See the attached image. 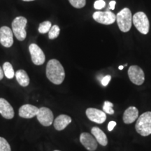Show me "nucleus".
<instances>
[{"mask_svg":"<svg viewBox=\"0 0 151 151\" xmlns=\"http://www.w3.org/2000/svg\"><path fill=\"white\" fill-rule=\"evenodd\" d=\"M46 76L53 84L60 85L65 78V71L58 60H49L46 65Z\"/></svg>","mask_w":151,"mask_h":151,"instance_id":"obj_1","label":"nucleus"},{"mask_svg":"<svg viewBox=\"0 0 151 151\" xmlns=\"http://www.w3.org/2000/svg\"><path fill=\"white\" fill-rule=\"evenodd\" d=\"M136 131L142 137L151 134V111L143 113L137 119L135 126Z\"/></svg>","mask_w":151,"mask_h":151,"instance_id":"obj_2","label":"nucleus"},{"mask_svg":"<svg viewBox=\"0 0 151 151\" xmlns=\"http://www.w3.org/2000/svg\"><path fill=\"white\" fill-rule=\"evenodd\" d=\"M116 21L119 29L122 32H127L131 29L132 24V15L129 9H122L116 15Z\"/></svg>","mask_w":151,"mask_h":151,"instance_id":"obj_3","label":"nucleus"},{"mask_svg":"<svg viewBox=\"0 0 151 151\" xmlns=\"http://www.w3.org/2000/svg\"><path fill=\"white\" fill-rule=\"evenodd\" d=\"M27 20L23 16L16 17L12 22V31L18 41H24L27 37L25 27Z\"/></svg>","mask_w":151,"mask_h":151,"instance_id":"obj_4","label":"nucleus"},{"mask_svg":"<svg viewBox=\"0 0 151 151\" xmlns=\"http://www.w3.org/2000/svg\"><path fill=\"white\" fill-rule=\"evenodd\" d=\"M132 22L139 32L143 35H147L150 29V22L148 17L142 11L136 13L132 16Z\"/></svg>","mask_w":151,"mask_h":151,"instance_id":"obj_5","label":"nucleus"},{"mask_svg":"<svg viewBox=\"0 0 151 151\" xmlns=\"http://www.w3.org/2000/svg\"><path fill=\"white\" fill-rule=\"evenodd\" d=\"M128 76L132 83L141 86L145 81V74L143 69L137 65H132L128 69Z\"/></svg>","mask_w":151,"mask_h":151,"instance_id":"obj_6","label":"nucleus"},{"mask_svg":"<svg viewBox=\"0 0 151 151\" xmlns=\"http://www.w3.org/2000/svg\"><path fill=\"white\" fill-rule=\"evenodd\" d=\"M92 18L98 23L103 24H111L116 21V16L110 11H96L92 15Z\"/></svg>","mask_w":151,"mask_h":151,"instance_id":"obj_7","label":"nucleus"},{"mask_svg":"<svg viewBox=\"0 0 151 151\" xmlns=\"http://www.w3.org/2000/svg\"><path fill=\"white\" fill-rule=\"evenodd\" d=\"M37 118L39 122L44 127H49L53 123V113L50 109L47 107H41L39 109Z\"/></svg>","mask_w":151,"mask_h":151,"instance_id":"obj_8","label":"nucleus"},{"mask_svg":"<svg viewBox=\"0 0 151 151\" xmlns=\"http://www.w3.org/2000/svg\"><path fill=\"white\" fill-rule=\"evenodd\" d=\"M32 61L35 65H42L46 60L44 52L41 48L35 43H32L29 46Z\"/></svg>","mask_w":151,"mask_h":151,"instance_id":"obj_9","label":"nucleus"},{"mask_svg":"<svg viewBox=\"0 0 151 151\" xmlns=\"http://www.w3.org/2000/svg\"><path fill=\"white\" fill-rule=\"evenodd\" d=\"M0 43L6 48H10L14 44V33L10 27L3 26L0 28Z\"/></svg>","mask_w":151,"mask_h":151,"instance_id":"obj_10","label":"nucleus"},{"mask_svg":"<svg viewBox=\"0 0 151 151\" xmlns=\"http://www.w3.org/2000/svg\"><path fill=\"white\" fill-rule=\"evenodd\" d=\"M88 118L97 124H102L106 120V115L104 111L95 108H88L86 111Z\"/></svg>","mask_w":151,"mask_h":151,"instance_id":"obj_11","label":"nucleus"},{"mask_svg":"<svg viewBox=\"0 0 151 151\" xmlns=\"http://www.w3.org/2000/svg\"><path fill=\"white\" fill-rule=\"evenodd\" d=\"M81 144L89 151H94L97 148L98 143L92 134L83 132L80 136Z\"/></svg>","mask_w":151,"mask_h":151,"instance_id":"obj_12","label":"nucleus"},{"mask_svg":"<svg viewBox=\"0 0 151 151\" xmlns=\"http://www.w3.org/2000/svg\"><path fill=\"white\" fill-rule=\"evenodd\" d=\"M38 112H39V109L35 106L24 104L19 109L18 114L21 118L30 119L37 116Z\"/></svg>","mask_w":151,"mask_h":151,"instance_id":"obj_13","label":"nucleus"},{"mask_svg":"<svg viewBox=\"0 0 151 151\" xmlns=\"http://www.w3.org/2000/svg\"><path fill=\"white\" fill-rule=\"evenodd\" d=\"M0 114L6 119H12L14 117L15 113L14 108L8 101L4 98H0Z\"/></svg>","mask_w":151,"mask_h":151,"instance_id":"obj_14","label":"nucleus"},{"mask_svg":"<svg viewBox=\"0 0 151 151\" xmlns=\"http://www.w3.org/2000/svg\"><path fill=\"white\" fill-rule=\"evenodd\" d=\"M71 121L72 120L70 116L65 114L60 115L59 116L57 117L53 122L55 129L58 131H62V130L65 129L71 123Z\"/></svg>","mask_w":151,"mask_h":151,"instance_id":"obj_15","label":"nucleus"},{"mask_svg":"<svg viewBox=\"0 0 151 151\" xmlns=\"http://www.w3.org/2000/svg\"><path fill=\"white\" fill-rule=\"evenodd\" d=\"M139 118V110L135 106H129L124 111L122 120L125 124H132Z\"/></svg>","mask_w":151,"mask_h":151,"instance_id":"obj_16","label":"nucleus"},{"mask_svg":"<svg viewBox=\"0 0 151 151\" xmlns=\"http://www.w3.org/2000/svg\"><path fill=\"white\" fill-rule=\"evenodd\" d=\"M91 133L94 136V137L95 138L97 143H99L100 145L103 146H106L108 144V139H107L106 135L99 127H92V129H91Z\"/></svg>","mask_w":151,"mask_h":151,"instance_id":"obj_17","label":"nucleus"},{"mask_svg":"<svg viewBox=\"0 0 151 151\" xmlns=\"http://www.w3.org/2000/svg\"><path fill=\"white\" fill-rule=\"evenodd\" d=\"M16 80L20 86L22 87H27L29 84V78L27 72L23 69H19L15 73Z\"/></svg>","mask_w":151,"mask_h":151,"instance_id":"obj_18","label":"nucleus"},{"mask_svg":"<svg viewBox=\"0 0 151 151\" xmlns=\"http://www.w3.org/2000/svg\"><path fill=\"white\" fill-rule=\"evenodd\" d=\"M4 73L7 78L12 79L15 76V71L13 66L10 62H6L4 63L2 67Z\"/></svg>","mask_w":151,"mask_h":151,"instance_id":"obj_19","label":"nucleus"},{"mask_svg":"<svg viewBox=\"0 0 151 151\" xmlns=\"http://www.w3.org/2000/svg\"><path fill=\"white\" fill-rule=\"evenodd\" d=\"M52 27L51 22L50 21H44L39 24V32L41 34L48 33Z\"/></svg>","mask_w":151,"mask_h":151,"instance_id":"obj_20","label":"nucleus"},{"mask_svg":"<svg viewBox=\"0 0 151 151\" xmlns=\"http://www.w3.org/2000/svg\"><path fill=\"white\" fill-rule=\"evenodd\" d=\"M60 29L58 25H53L48 32V37L50 39H55L60 35Z\"/></svg>","mask_w":151,"mask_h":151,"instance_id":"obj_21","label":"nucleus"},{"mask_svg":"<svg viewBox=\"0 0 151 151\" xmlns=\"http://www.w3.org/2000/svg\"><path fill=\"white\" fill-rule=\"evenodd\" d=\"M113 103H111L109 101H105L103 106L104 112L109 115H113L114 114V111H113Z\"/></svg>","mask_w":151,"mask_h":151,"instance_id":"obj_22","label":"nucleus"},{"mask_svg":"<svg viewBox=\"0 0 151 151\" xmlns=\"http://www.w3.org/2000/svg\"><path fill=\"white\" fill-rule=\"evenodd\" d=\"M69 3L76 9H81L86 4V0H69Z\"/></svg>","mask_w":151,"mask_h":151,"instance_id":"obj_23","label":"nucleus"},{"mask_svg":"<svg viewBox=\"0 0 151 151\" xmlns=\"http://www.w3.org/2000/svg\"><path fill=\"white\" fill-rule=\"evenodd\" d=\"M0 151H11L8 141L3 137H0Z\"/></svg>","mask_w":151,"mask_h":151,"instance_id":"obj_24","label":"nucleus"},{"mask_svg":"<svg viewBox=\"0 0 151 151\" xmlns=\"http://www.w3.org/2000/svg\"><path fill=\"white\" fill-rule=\"evenodd\" d=\"M106 6V2L104 0H97L94 4V9L97 10H101L103 8H104Z\"/></svg>","mask_w":151,"mask_h":151,"instance_id":"obj_25","label":"nucleus"},{"mask_svg":"<svg viewBox=\"0 0 151 151\" xmlns=\"http://www.w3.org/2000/svg\"><path fill=\"white\" fill-rule=\"evenodd\" d=\"M111 79V76L110 75H107L106 76L104 77V78L101 79V84H102L103 86H107L108 84L109 83Z\"/></svg>","mask_w":151,"mask_h":151,"instance_id":"obj_26","label":"nucleus"},{"mask_svg":"<svg viewBox=\"0 0 151 151\" xmlns=\"http://www.w3.org/2000/svg\"><path fill=\"white\" fill-rule=\"evenodd\" d=\"M116 122L115 121H111L109 122V123L108 124V130L109 132H111L112 130L114 129V127H116Z\"/></svg>","mask_w":151,"mask_h":151,"instance_id":"obj_27","label":"nucleus"},{"mask_svg":"<svg viewBox=\"0 0 151 151\" xmlns=\"http://www.w3.org/2000/svg\"><path fill=\"white\" fill-rule=\"evenodd\" d=\"M116 1H111L110 3H109V6H110V9L111 10H114L115 9V5H116Z\"/></svg>","mask_w":151,"mask_h":151,"instance_id":"obj_28","label":"nucleus"},{"mask_svg":"<svg viewBox=\"0 0 151 151\" xmlns=\"http://www.w3.org/2000/svg\"><path fill=\"white\" fill-rule=\"evenodd\" d=\"M4 73L3 69L0 67V81L2 80L4 78Z\"/></svg>","mask_w":151,"mask_h":151,"instance_id":"obj_29","label":"nucleus"},{"mask_svg":"<svg viewBox=\"0 0 151 151\" xmlns=\"http://www.w3.org/2000/svg\"><path fill=\"white\" fill-rule=\"evenodd\" d=\"M123 68H124L123 66H122V65H120V66H119L118 69H120V70H122V69H123Z\"/></svg>","mask_w":151,"mask_h":151,"instance_id":"obj_30","label":"nucleus"},{"mask_svg":"<svg viewBox=\"0 0 151 151\" xmlns=\"http://www.w3.org/2000/svg\"><path fill=\"white\" fill-rule=\"evenodd\" d=\"M22 1H35V0H22Z\"/></svg>","mask_w":151,"mask_h":151,"instance_id":"obj_31","label":"nucleus"},{"mask_svg":"<svg viewBox=\"0 0 151 151\" xmlns=\"http://www.w3.org/2000/svg\"><path fill=\"white\" fill-rule=\"evenodd\" d=\"M54 151H60V150H54Z\"/></svg>","mask_w":151,"mask_h":151,"instance_id":"obj_32","label":"nucleus"}]
</instances>
